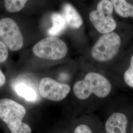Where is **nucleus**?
Here are the masks:
<instances>
[{
    "instance_id": "16",
    "label": "nucleus",
    "mask_w": 133,
    "mask_h": 133,
    "mask_svg": "<svg viewBox=\"0 0 133 133\" xmlns=\"http://www.w3.org/2000/svg\"><path fill=\"white\" fill-rule=\"evenodd\" d=\"M74 133H93L87 125L81 124L75 129Z\"/></svg>"
},
{
    "instance_id": "17",
    "label": "nucleus",
    "mask_w": 133,
    "mask_h": 133,
    "mask_svg": "<svg viewBox=\"0 0 133 133\" xmlns=\"http://www.w3.org/2000/svg\"><path fill=\"white\" fill-rule=\"evenodd\" d=\"M5 77L4 73L0 69V87L4 85L5 82Z\"/></svg>"
},
{
    "instance_id": "14",
    "label": "nucleus",
    "mask_w": 133,
    "mask_h": 133,
    "mask_svg": "<svg viewBox=\"0 0 133 133\" xmlns=\"http://www.w3.org/2000/svg\"><path fill=\"white\" fill-rule=\"evenodd\" d=\"M124 80L127 85L133 88V54L128 69L124 74Z\"/></svg>"
},
{
    "instance_id": "9",
    "label": "nucleus",
    "mask_w": 133,
    "mask_h": 133,
    "mask_svg": "<svg viewBox=\"0 0 133 133\" xmlns=\"http://www.w3.org/2000/svg\"><path fill=\"white\" fill-rule=\"evenodd\" d=\"M14 89L17 95L28 102H35L38 100V94L35 87L28 82L17 81L14 83Z\"/></svg>"
},
{
    "instance_id": "1",
    "label": "nucleus",
    "mask_w": 133,
    "mask_h": 133,
    "mask_svg": "<svg viewBox=\"0 0 133 133\" xmlns=\"http://www.w3.org/2000/svg\"><path fill=\"white\" fill-rule=\"evenodd\" d=\"M111 83L102 75L91 72L83 79L78 81L73 87V91L76 98L81 100L88 99L92 94L100 98L107 97L111 91Z\"/></svg>"
},
{
    "instance_id": "4",
    "label": "nucleus",
    "mask_w": 133,
    "mask_h": 133,
    "mask_svg": "<svg viewBox=\"0 0 133 133\" xmlns=\"http://www.w3.org/2000/svg\"><path fill=\"white\" fill-rule=\"evenodd\" d=\"M114 7L109 0H101L97 6V9L89 14L91 23L100 33L113 32L117 24L112 14Z\"/></svg>"
},
{
    "instance_id": "5",
    "label": "nucleus",
    "mask_w": 133,
    "mask_h": 133,
    "mask_svg": "<svg viewBox=\"0 0 133 133\" xmlns=\"http://www.w3.org/2000/svg\"><path fill=\"white\" fill-rule=\"evenodd\" d=\"M33 52L38 58L58 60L66 56L68 47L61 39L55 36H50L37 43L34 46Z\"/></svg>"
},
{
    "instance_id": "2",
    "label": "nucleus",
    "mask_w": 133,
    "mask_h": 133,
    "mask_svg": "<svg viewBox=\"0 0 133 133\" xmlns=\"http://www.w3.org/2000/svg\"><path fill=\"white\" fill-rule=\"evenodd\" d=\"M26 110L22 105L10 99L0 100V119L6 124L11 133H31L28 124L22 122Z\"/></svg>"
},
{
    "instance_id": "15",
    "label": "nucleus",
    "mask_w": 133,
    "mask_h": 133,
    "mask_svg": "<svg viewBox=\"0 0 133 133\" xmlns=\"http://www.w3.org/2000/svg\"><path fill=\"white\" fill-rule=\"evenodd\" d=\"M8 56V48L4 43L0 41V63L5 62Z\"/></svg>"
},
{
    "instance_id": "7",
    "label": "nucleus",
    "mask_w": 133,
    "mask_h": 133,
    "mask_svg": "<svg viewBox=\"0 0 133 133\" xmlns=\"http://www.w3.org/2000/svg\"><path fill=\"white\" fill-rule=\"evenodd\" d=\"M71 90L70 86L61 83L50 77H44L40 81L38 92L43 98L59 102L66 97Z\"/></svg>"
},
{
    "instance_id": "3",
    "label": "nucleus",
    "mask_w": 133,
    "mask_h": 133,
    "mask_svg": "<svg viewBox=\"0 0 133 133\" xmlns=\"http://www.w3.org/2000/svg\"><path fill=\"white\" fill-rule=\"evenodd\" d=\"M121 43L118 34L114 32L104 34L92 48V57L98 62L109 61L119 52Z\"/></svg>"
},
{
    "instance_id": "6",
    "label": "nucleus",
    "mask_w": 133,
    "mask_h": 133,
    "mask_svg": "<svg viewBox=\"0 0 133 133\" xmlns=\"http://www.w3.org/2000/svg\"><path fill=\"white\" fill-rule=\"evenodd\" d=\"M0 40L11 51H18L23 47L22 34L13 19L6 17L0 20Z\"/></svg>"
},
{
    "instance_id": "12",
    "label": "nucleus",
    "mask_w": 133,
    "mask_h": 133,
    "mask_svg": "<svg viewBox=\"0 0 133 133\" xmlns=\"http://www.w3.org/2000/svg\"><path fill=\"white\" fill-rule=\"evenodd\" d=\"M52 26L48 31L50 36H56L65 30L66 27V22L63 15L59 13H54L51 17Z\"/></svg>"
},
{
    "instance_id": "10",
    "label": "nucleus",
    "mask_w": 133,
    "mask_h": 133,
    "mask_svg": "<svg viewBox=\"0 0 133 133\" xmlns=\"http://www.w3.org/2000/svg\"><path fill=\"white\" fill-rule=\"evenodd\" d=\"M63 16L66 24L71 28L79 29L83 24L81 15L74 6L69 3L65 4L63 6Z\"/></svg>"
},
{
    "instance_id": "13",
    "label": "nucleus",
    "mask_w": 133,
    "mask_h": 133,
    "mask_svg": "<svg viewBox=\"0 0 133 133\" xmlns=\"http://www.w3.org/2000/svg\"><path fill=\"white\" fill-rule=\"evenodd\" d=\"M28 0H5V9L10 13H15L24 8Z\"/></svg>"
},
{
    "instance_id": "11",
    "label": "nucleus",
    "mask_w": 133,
    "mask_h": 133,
    "mask_svg": "<svg viewBox=\"0 0 133 133\" xmlns=\"http://www.w3.org/2000/svg\"><path fill=\"white\" fill-rule=\"evenodd\" d=\"M116 12L122 17H133V5L126 0H110Z\"/></svg>"
},
{
    "instance_id": "8",
    "label": "nucleus",
    "mask_w": 133,
    "mask_h": 133,
    "mask_svg": "<svg viewBox=\"0 0 133 133\" xmlns=\"http://www.w3.org/2000/svg\"><path fill=\"white\" fill-rule=\"evenodd\" d=\"M128 120L121 112H114L107 119L105 124L106 133H127Z\"/></svg>"
}]
</instances>
